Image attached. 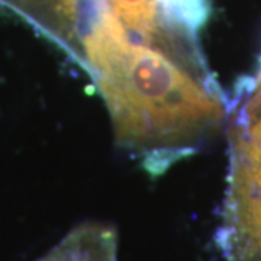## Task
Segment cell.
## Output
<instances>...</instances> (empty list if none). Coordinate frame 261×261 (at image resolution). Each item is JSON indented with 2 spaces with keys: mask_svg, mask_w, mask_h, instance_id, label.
<instances>
[{
  "mask_svg": "<svg viewBox=\"0 0 261 261\" xmlns=\"http://www.w3.org/2000/svg\"><path fill=\"white\" fill-rule=\"evenodd\" d=\"M79 67H97L157 41L170 23L166 0H0Z\"/></svg>",
  "mask_w": 261,
  "mask_h": 261,
  "instance_id": "obj_1",
  "label": "cell"
},
{
  "mask_svg": "<svg viewBox=\"0 0 261 261\" xmlns=\"http://www.w3.org/2000/svg\"><path fill=\"white\" fill-rule=\"evenodd\" d=\"M39 261H118L116 231L102 222H84Z\"/></svg>",
  "mask_w": 261,
  "mask_h": 261,
  "instance_id": "obj_3",
  "label": "cell"
},
{
  "mask_svg": "<svg viewBox=\"0 0 261 261\" xmlns=\"http://www.w3.org/2000/svg\"><path fill=\"white\" fill-rule=\"evenodd\" d=\"M229 176L218 244L226 261H261V82L229 97Z\"/></svg>",
  "mask_w": 261,
  "mask_h": 261,
  "instance_id": "obj_2",
  "label": "cell"
}]
</instances>
